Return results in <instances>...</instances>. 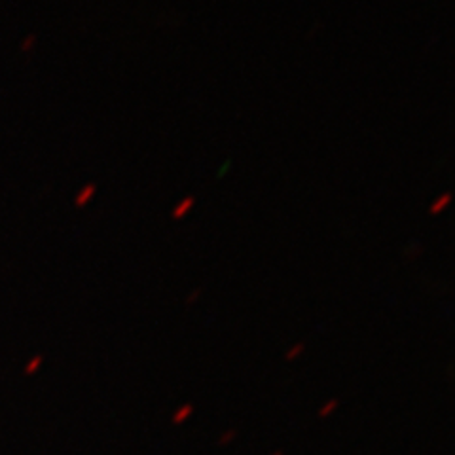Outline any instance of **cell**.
Masks as SVG:
<instances>
[{
	"label": "cell",
	"mask_w": 455,
	"mask_h": 455,
	"mask_svg": "<svg viewBox=\"0 0 455 455\" xmlns=\"http://www.w3.org/2000/svg\"><path fill=\"white\" fill-rule=\"evenodd\" d=\"M194 205H195V200L192 197V195H188V197H184V200L180 201V203H177V207L173 209L171 219L173 220H183L184 217H186V214H188L190 211L194 209Z\"/></svg>",
	"instance_id": "1"
},
{
	"label": "cell",
	"mask_w": 455,
	"mask_h": 455,
	"mask_svg": "<svg viewBox=\"0 0 455 455\" xmlns=\"http://www.w3.org/2000/svg\"><path fill=\"white\" fill-rule=\"evenodd\" d=\"M449 201H451V195L442 194L440 197H437V200L432 201V205L429 207V213H431V214L444 213V211H446V207L449 205Z\"/></svg>",
	"instance_id": "2"
},
{
	"label": "cell",
	"mask_w": 455,
	"mask_h": 455,
	"mask_svg": "<svg viewBox=\"0 0 455 455\" xmlns=\"http://www.w3.org/2000/svg\"><path fill=\"white\" fill-rule=\"evenodd\" d=\"M192 412H194V406H192V404H184V406H180V408L177 410V414L173 415V423H175V425H180V423H184V421L188 420L190 415H192Z\"/></svg>",
	"instance_id": "3"
},
{
	"label": "cell",
	"mask_w": 455,
	"mask_h": 455,
	"mask_svg": "<svg viewBox=\"0 0 455 455\" xmlns=\"http://www.w3.org/2000/svg\"><path fill=\"white\" fill-rule=\"evenodd\" d=\"M95 194V186L93 184H89V186H86V188L82 190V194H80V197H78V205H86L91 197H93Z\"/></svg>",
	"instance_id": "4"
},
{
	"label": "cell",
	"mask_w": 455,
	"mask_h": 455,
	"mask_svg": "<svg viewBox=\"0 0 455 455\" xmlns=\"http://www.w3.org/2000/svg\"><path fill=\"white\" fill-rule=\"evenodd\" d=\"M336 408H338V401H334V398H332V401L326 402L325 406L319 410V417H328V415H330Z\"/></svg>",
	"instance_id": "5"
},
{
	"label": "cell",
	"mask_w": 455,
	"mask_h": 455,
	"mask_svg": "<svg viewBox=\"0 0 455 455\" xmlns=\"http://www.w3.org/2000/svg\"><path fill=\"white\" fill-rule=\"evenodd\" d=\"M304 349H306V345L304 343H296L294 347L289 349V353H287V361H294V359H298V357L304 353Z\"/></svg>",
	"instance_id": "6"
},
{
	"label": "cell",
	"mask_w": 455,
	"mask_h": 455,
	"mask_svg": "<svg viewBox=\"0 0 455 455\" xmlns=\"http://www.w3.org/2000/svg\"><path fill=\"white\" fill-rule=\"evenodd\" d=\"M234 437H236V431L226 432V434H222V438H220V444H222V446H226V444H230L231 438H234Z\"/></svg>",
	"instance_id": "7"
},
{
	"label": "cell",
	"mask_w": 455,
	"mask_h": 455,
	"mask_svg": "<svg viewBox=\"0 0 455 455\" xmlns=\"http://www.w3.org/2000/svg\"><path fill=\"white\" fill-rule=\"evenodd\" d=\"M200 296H201V289H195L194 292H192V294L188 296V300H186V304H188V306H192L195 298H200Z\"/></svg>",
	"instance_id": "8"
},
{
	"label": "cell",
	"mask_w": 455,
	"mask_h": 455,
	"mask_svg": "<svg viewBox=\"0 0 455 455\" xmlns=\"http://www.w3.org/2000/svg\"><path fill=\"white\" fill-rule=\"evenodd\" d=\"M273 455H283V454H281V451H277V454H273Z\"/></svg>",
	"instance_id": "9"
}]
</instances>
